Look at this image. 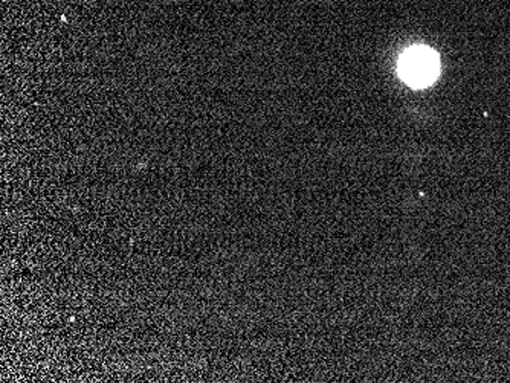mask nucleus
I'll return each mask as SVG.
<instances>
[{"label": "nucleus", "instance_id": "1", "mask_svg": "<svg viewBox=\"0 0 510 383\" xmlns=\"http://www.w3.org/2000/svg\"><path fill=\"white\" fill-rule=\"evenodd\" d=\"M399 72L403 81L409 86H428L439 75V57L430 47H411L402 55Z\"/></svg>", "mask_w": 510, "mask_h": 383}]
</instances>
